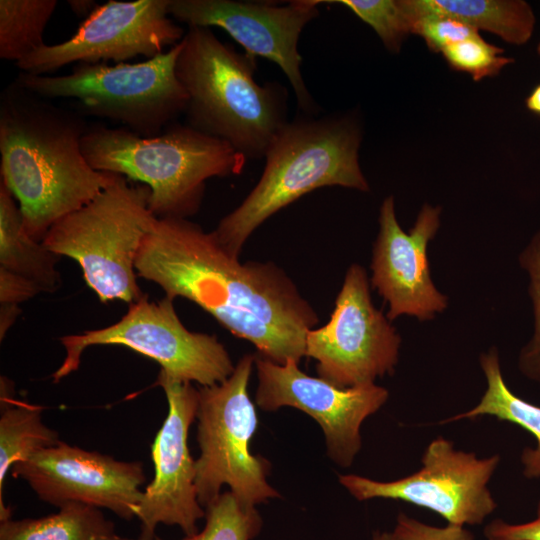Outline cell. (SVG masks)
Masks as SVG:
<instances>
[{
  "mask_svg": "<svg viewBox=\"0 0 540 540\" xmlns=\"http://www.w3.org/2000/svg\"><path fill=\"white\" fill-rule=\"evenodd\" d=\"M150 189L117 174L114 182L80 209L51 226L42 243L75 260L86 284L103 302L132 304L144 294L137 283L136 258L157 217Z\"/></svg>",
  "mask_w": 540,
  "mask_h": 540,
  "instance_id": "6",
  "label": "cell"
},
{
  "mask_svg": "<svg viewBox=\"0 0 540 540\" xmlns=\"http://www.w3.org/2000/svg\"><path fill=\"white\" fill-rule=\"evenodd\" d=\"M206 524L201 532L182 540H253L262 530L256 507L243 506L231 491L221 493L205 507ZM152 540H162L155 536Z\"/></svg>",
  "mask_w": 540,
  "mask_h": 540,
  "instance_id": "24",
  "label": "cell"
},
{
  "mask_svg": "<svg viewBox=\"0 0 540 540\" xmlns=\"http://www.w3.org/2000/svg\"><path fill=\"white\" fill-rule=\"evenodd\" d=\"M255 355L241 357L224 382L203 386L197 409V442L200 456L195 460V487L205 508L228 485L237 500L255 507L280 494L266 480L270 462L250 451V441L258 426L257 412L248 394Z\"/></svg>",
  "mask_w": 540,
  "mask_h": 540,
  "instance_id": "8",
  "label": "cell"
},
{
  "mask_svg": "<svg viewBox=\"0 0 540 540\" xmlns=\"http://www.w3.org/2000/svg\"><path fill=\"white\" fill-rule=\"evenodd\" d=\"M319 0L286 5L264 1L170 0L169 15L189 26L219 27L245 52L276 63L288 78L299 110L317 115L319 108L306 87L298 41L303 28L319 15Z\"/></svg>",
  "mask_w": 540,
  "mask_h": 540,
  "instance_id": "13",
  "label": "cell"
},
{
  "mask_svg": "<svg viewBox=\"0 0 540 540\" xmlns=\"http://www.w3.org/2000/svg\"><path fill=\"white\" fill-rule=\"evenodd\" d=\"M56 0H0V58L17 63L45 45Z\"/></svg>",
  "mask_w": 540,
  "mask_h": 540,
  "instance_id": "23",
  "label": "cell"
},
{
  "mask_svg": "<svg viewBox=\"0 0 540 540\" xmlns=\"http://www.w3.org/2000/svg\"><path fill=\"white\" fill-rule=\"evenodd\" d=\"M526 106L532 112L540 115V84L531 92L526 99Z\"/></svg>",
  "mask_w": 540,
  "mask_h": 540,
  "instance_id": "33",
  "label": "cell"
},
{
  "mask_svg": "<svg viewBox=\"0 0 540 540\" xmlns=\"http://www.w3.org/2000/svg\"><path fill=\"white\" fill-rule=\"evenodd\" d=\"M81 146L93 169L146 185L149 207L157 218L195 215L206 181L237 175L247 161L227 142L178 123L154 137L125 127H88Z\"/></svg>",
  "mask_w": 540,
  "mask_h": 540,
  "instance_id": "5",
  "label": "cell"
},
{
  "mask_svg": "<svg viewBox=\"0 0 540 540\" xmlns=\"http://www.w3.org/2000/svg\"><path fill=\"white\" fill-rule=\"evenodd\" d=\"M173 301L168 296L150 301L144 294L116 323L61 337L65 357L53 382L76 371L83 352L96 345L127 347L156 361L161 373L179 382L194 381L202 387L224 382L235 369L228 351L215 335L189 331Z\"/></svg>",
  "mask_w": 540,
  "mask_h": 540,
  "instance_id": "9",
  "label": "cell"
},
{
  "mask_svg": "<svg viewBox=\"0 0 540 540\" xmlns=\"http://www.w3.org/2000/svg\"><path fill=\"white\" fill-rule=\"evenodd\" d=\"M371 540H399L393 532L376 531Z\"/></svg>",
  "mask_w": 540,
  "mask_h": 540,
  "instance_id": "34",
  "label": "cell"
},
{
  "mask_svg": "<svg viewBox=\"0 0 540 540\" xmlns=\"http://www.w3.org/2000/svg\"><path fill=\"white\" fill-rule=\"evenodd\" d=\"M59 257L27 233L16 199L0 181V269L28 279L41 293H51L61 286Z\"/></svg>",
  "mask_w": 540,
  "mask_h": 540,
  "instance_id": "20",
  "label": "cell"
},
{
  "mask_svg": "<svg viewBox=\"0 0 540 540\" xmlns=\"http://www.w3.org/2000/svg\"><path fill=\"white\" fill-rule=\"evenodd\" d=\"M486 378V390L473 408L453 415L442 423H452L480 416H492L501 421L515 424L529 432L535 439L534 447H525L521 452L522 473L527 479L540 478V406L517 396L507 386L500 367L496 348L482 353L479 358Z\"/></svg>",
  "mask_w": 540,
  "mask_h": 540,
  "instance_id": "19",
  "label": "cell"
},
{
  "mask_svg": "<svg viewBox=\"0 0 540 540\" xmlns=\"http://www.w3.org/2000/svg\"><path fill=\"white\" fill-rule=\"evenodd\" d=\"M361 130L352 115L301 114L275 135L263 173L241 204L213 233L234 256L269 217L306 193L325 186L368 191L359 164Z\"/></svg>",
  "mask_w": 540,
  "mask_h": 540,
  "instance_id": "4",
  "label": "cell"
},
{
  "mask_svg": "<svg viewBox=\"0 0 540 540\" xmlns=\"http://www.w3.org/2000/svg\"><path fill=\"white\" fill-rule=\"evenodd\" d=\"M176 60L188 102L185 124L259 159L288 120V92L255 81L256 57L222 42L211 28L189 26Z\"/></svg>",
  "mask_w": 540,
  "mask_h": 540,
  "instance_id": "3",
  "label": "cell"
},
{
  "mask_svg": "<svg viewBox=\"0 0 540 540\" xmlns=\"http://www.w3.org/2000/svg\"><path fill=\"white\" fill-rule=\"evenodd\" d=\"M11 475L24 480L56 507L81 503L106 508L125 520L136 517L145 482L140 461H120L63 441L15 463Z\"/></svg>",
  "mask_w": 540,
  "mask_h": 540,
  "instance_id": "15",
  "label": "cell"
},
{
  "mask_svg": "<svg viewBox=\"0 0 540 540\" xmlns=\"http://www.w3.org/2000/svg\"><path fill=\"white\" fill-rule=\"evenodd\" d=\"M67 3L71 11L78 17H88L97 7L92 0H69Z\"/></svg>",
  "mask_w": 540,
  "mask_h": 540,
  "instance_id": "32",
  "label": "cell"
},
{
  "mask_svg": "<svg viewBox=\"0 0 540 540\" xmlns=\"http://www.w3.org/2000/svg\"><path fill=\"white\" fill-rule=\"evenodd\" d=\"M298 364L292 359L278 364L255 355L256 404L265 411L288 406L305 412L322 428L331 460L351 466L362 446L361 425L386 403L388 390L375 383L339 388L307 375Z\"/></svg>",
  "mask_w": 540,
  "mask_h": 540,
  "instance_id": "14",
  "label": "cell"
},
{
  "mask_svg": "<svg viewBox=\"0 0 540 540\" xmlns=\"http://www.w3.org/2000/svg\"><path fill=\"white\" fill-rule=\"evenodd\" d=\"M156 384L167 398L168 415L151 446L154 478L143 491L136 518L141 523L138 540H152L159 524L176 525L186 536L198 532L205 517L195 487V460L188 433L197 415L199 392L191 383L159 373Z\"/></svg>",
  "mask_w": 540,
  "mask_h": 540,
  "instance_id": "16",
  "label": "cell"
},
{
  "mask_svg": "<svg viewBox=\"0 0 540 540\" xmlns=\"http://www.w3.org/2000/svg\"><path fill=\"white\" fill-rule=\"evenodd\" d=\"M348 7L370 25L391 53H398L405 38L412 34L413 21L401 0H319Z\"/></svg>",
  "mask_w": 540,
  "mask_h": 540,
  "instance_id": "25",
  "label": "cell"
},
{
  "mask_svg": "<svg viewBox=\"0 0 540 540\" xmlns=\"http://www.w3.org/2000/svg\"><path fill=\"white\" fill-rule=\"evenodd\" d=\"M415 21L428 14L444 15L478 30L496 34L504 41L523 45L530 40L536 18L523 0H401Z\"/></svg>",
  "mask_w": 540,
  "mask_h": 540,
  "instance_id": "18",
  "label": "cell"
},
{
  "mask_svg": "<svg viewBox=\"0 0 540 540\" xmlns=\"http://www.w3.org/2000/svg\"><path fill=\"white\" fill-rule=\"evenodd\" d=\"M484 536L487 540H540V501L534 519L520 524L495 519L484 528Z\"/></svg>",
  "mask_w": 540,
  "mask_h": 540,
  "instance_id": "31",
  "label": "cell"
},
{
  "mask_svg": "<svg viewBox=\"0 0 540 540\" xmlns=\"http://www.w3.org/2000/svg\"><path fill=\"white\" fill-rule=\"evenodd\" d=\"M440 215V207L424 204L406 233L397 221L393 196L381 204L371 284L388 304L390 321L401 315L431 320L448 306V298L432 281L427 258V246L439 229Z\"/></svg>",
  "mask_w": 540,
  "mask_h": 540,
  "instance_id": "17",
  "label": "cell"
},
{
  "mask_svg": "<svg viewBox=\"0 0 540 540\" xmlns=\"http://www.w3.org/2000/svg\"><path fill=\"white\" fill-rule=\"evenodd\" d=\"M0 540H133L121 536L99 508L68 503L57 513L41 518L6 520Z\"/></svg>",
  "mask_w": 540,
  "mask_h": 540,
  "instance_id": "22",
  "label": "cell"
},
{
  "mask_svg": "<svg viewBox=\"0 0 540 540\" xmlns=\"http://www.w3.org/2000/svg\"><path fill=\"white\" fill-rule=\"evenodd\" d=\"M500 460L498 454L478 458L438 436L427 445L421 468L406 477L384 482L347 474L339 482L359 501H405L439 514L448 524L478 525L497 508L488 484Z\"/></svg>",
  "mask_w": 540,
  "mask_h": 540,
  "instance_id": "11",
  "label": "cell"
},
{
  "mask_svg": "<svg viewBox=\"0 0 540 540\" xmlns=\"http://www.w3.org/2000/svg\"><path fill=\"white\" fill-rule=\"evenodd\" d=\"M393 533L399 540H474V535L464 526L428 525L402 512L397 516Z\"/></svg>",
  "mask_w": 540,
  "mask_h": 540,
  "instance_id": "30",
  "label": "cell"
},
{
  "mask_svg": "<svg viewBox=\"0 0 540 540\" xmlns=\"http://www.w3.org/2000/svg\"><path fill=\"white\" fill-rule=\"evenodd\" d=\"M170 0H109L97 5L66 41L37 49L16 63L23 73L46 75L71 63H117L164 53L186 31L169 15Z\"/></svg>",
  "mask_w": 540,
  "mask_h": 540,
  "instance_id": "12",
  "label": "cell"
},
{
  "mask_svg": "<svg viewBox=\"0 0 540 540\" xmlns=\"http://www.w3.org/2000/svg\"><path fill=\"white\" fill-rule=\"evenodd\" d=\"M0 416V521L11 519L3 502V488L11 467L34 453L58 444V433L41 418L42 408L14 398L12 382L1 376Z\"/></svg>",
  "mask_w": 540,
  "mask_h": 540,
  "instance_id": "21",
  "label": "cell"
},
{
  "mask_svg": "<svg viewBox=\"0 0 540 540\" xmlns=\"http://www.w3.org/2000/svg\"><path fill=\"white\" fill-rule=\"evenodd\" d=\"M82 115L9 84L0 97L1 182L27 233L41 241L59 219L88 204L117 174L93 169L82 152Z\"/></svg>",
  "mask_w": 540,
  "mask_h": 540,
  "instance_id": "2",
  "label": "cell"
},
{
  "mask_svg": "<svg viewBox=\"0 0 540 540\" xmlns=\"http://www.w3.org/2000/svg\"><path fill=\"white\" fill-rule=\"evenodd\" d=\"M412 34L421 36L433 52L479 35L478 31L449 16L428 14L418 18Z\"/></svg>",
  "mask_w": 540,
  "mask_h": 540,
  "instance_id": "28",
  "label": "cell"
},
{
  "mask_svg": "<svg viewBox=\"0 0 540 540\" xmlns=\"http://www.w3.org/2000/svg\"><path fill=\"white\" fill-rule=\"evenodd\" d=\"M41 293L28 279L0 269V322L12 326L20 313L19 304Z\"/></svg>",
  "mask_w": 540,
  "mask_h": 540,
  "instance_id": "29",
  "label": "cell"
},
{
  "mask_svg": "<svg viewBox=\"0 0 540 540\" xmlns=\"http://www.w3.org/2000/svg\"><path fill=\"white\" fill-rule=\"evenodd\" d=\"M455 70L469 73L475 81L497 75L513 62L504 50L484 41L480 35L445 48L441 52Z\"/></svg>",
  "mask_w": 540,
  "mask_h": 540,
  "instance_id": "26",
  "label": "cell"
},
{
  "mask_svg": "<svg viewBox=\"0 0 540 540\" xmlns=\"http://www.w3.org/2000/svg\"><path fill=\"white\" fill-rule=\"evenodd\" d=\"M537 53L540 55V41H539V44L537 46Z\"/></svg>",
  "mask_w": 540,
  "mask_h": 540,
  "instance_id": "35",
  "label": "cell"
},
{
  "mask_svg": "<svg viewBox=\"0 0 540 540\" xmlns=\"http://www.w3.org/2000/svg\"><path fill=\"white\" fill-rule=\"evenodd\" d=\"M520 265L529 275V294L534 310V332L521 349L518 367L527 378L540 383V231L522 251Z\"/></svg>",
  "mask_w": 540,
  "mask_h": 540,
  "instance_id": "27",
  "label": "cell"
},
{
  "mask_svg": "<svg viewBox=\"0 0 540 540\" xmlns=\"http://www.w3.org/2000/svg\"><path fill=\"white\" fill-rule=\"evenodd\" d=\"M181 43L137 63H77L65 75L20 72L14 80L44 98H72L82 112L118 121L128 130L154 137L184 114L188 96L176 75Z\"/></svg>",
  "mask_w": 540,
  "mask_h": 540,
  "instance_id": "7",
  "label": "cell"
},
{
  "mask_svg": "<svg viewBox=\"0 0 540 540\" xmlns=\"http://www.w3.org/2000/svg\"><path fill=\"white\" fill-rule=\"evenodd\" d=\"M137 275L166 296L183 297L234 336L278 364L305 356L306 336L319 323L311 304L273 262H241L213 231L185 218H157L139 249Z\"/></svg>",
  "mask_w": 540,
  "mask_h": 540,
  "instance_id": "1",
  "label": "cell"
},
{
  "mask_svg": "<svg viewBox=\"0 0 540 540\" xmlns=\"http://www.w3.org/2000/svg\"><path fill=\"white\" fill-rule=\"evenodd\" d=\"M400 345V335L372 302L365 269L352 264L329 321L308 331L305 356L316 360L320 378L349 388L393 374Z\"/></svg>",
  "mask_w": 540,
  "mask_h": 540,
  "instance_id": "10",
  "label": "cell"
}]
</instances>
